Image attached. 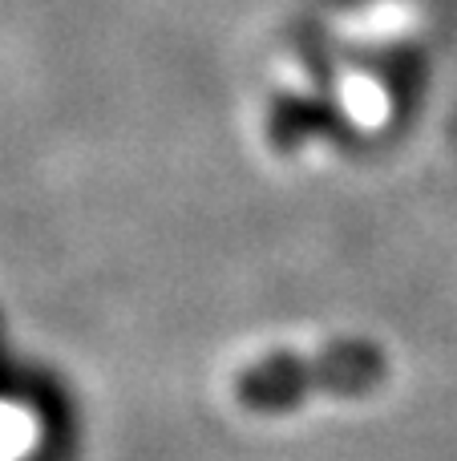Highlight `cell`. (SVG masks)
Masks as SVG:
<instances>
[{"mask_svg": "<svg viewBox=\"0 0 457 461\" xmlns=\"http://www.w3.org/2000/svg\"><path fill=\"white\" fill-rule=\"evenodd\" d=\"M389 360L377 344H328L320 352H280L235 373V401L255 413L296 409L308 397H364L381 389Z\"/></svg>", "mask_w": 457, "mask_h": 461, "instance_id": "1", "label": "cell"}]
</instances>
